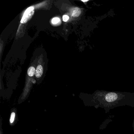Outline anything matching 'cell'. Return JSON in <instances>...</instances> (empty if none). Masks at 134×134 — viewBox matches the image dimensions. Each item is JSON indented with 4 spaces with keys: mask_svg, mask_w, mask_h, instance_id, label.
I'll list each match as a JSON object with an SVG mask.
<instances>
[{
    "mask_svg": "<svg viewBox=\"0 0 134 134\" xmlns=\"http://www.w3.org/2000/svg\"><path fill=\"white\" fill-rule=\"evenodd\" d=\"M133 125H134V124H133Z\"/></svg>",
    "mask_w": 134,
    "mask_h": 134,
    "instance_id": "cell-8",
    "label": "cell"
},
{
    "mask_svg": "<svg viewBox=\"0 0 134 134\" xmlns=\"http://www.w3.org/2000/svg\"><path fill=\"white\" fill-rule=\"evenodd\" d=\"M34 8L30 7L25 11L23 17L21 20V23L23 24L26 23L32 18L34 14Z\"/></svg>",
    "mask_w": 134,
    "mask_h": 134,
    "instance_id": "cell-1",
    "label": "cell"
},
{
    "mask_svg": "<svg viewBox=\"0 0 134 134\" xmlns=\"http://www.w3.org/2000/svg\"><path fill=\"white\" fill-rule=\"evenodd\" d=\"M43 73V68L42 66L39 65L37 67L36 70L35 75L36 76L37 78H40L42 76Z\"/></svg>",
    "mask_w": 134,
    "mask_h": 134,
    "instance_id": "cell-2",
    "label": "cell"
},
{
    "mask_svg": "<svg viewBox=\"0 0 134 134\" xmlns=\"http://www.w3.org/2000/svg\"><path fill=\"white\" fill-rule=\"evenodd\" d=\"M61 22L60 19L58 18H54L52 20V23L54 25H57Z\"/></svg>",
    "mask_w": 134,
    "mask_h": 134,
    "instance_id": "cell-5",
    "label": "cell"
},
{
    "mask_svg": "<svg viewBox=\"0 0 134 134\" xmlns=\"http://www.w3.org/2000/svg\"><path fill=\"white\" fill-rule=\"evenodd\" d=\"M15 113L13 112L11 115L10 119V122L11 123H13L15 117Z\"/></svg>",
    "mask_w": 134,
    "mask_h": 134,
    "instance_id": "cell-6",
    "label": "cell"
},
{
    "mask_svg": "<svg viewBox=\"0 0 134 134\" xmlns=\"http://www.w3.org/2000/svg\"><path fill=\"white\" fill-rule=\"evenodd\" d=\"M69 18L67 15H63V20L64 22L67 21L69 20Z\"/></svg>",
    "mask_w": 134,
    "mask_h": 134,
    "instance_id": "cell-7",
    "label": "cell"
},
{
    "mask_svg": "<svg viewBox=\"0 0 134 134\" xmlns=\"http://www.w3.org/2000/svg\"><path fill=\"white\" fill-rule=\"evenodd\" d=\"M36 69L33 66H31L30 67L28 70V72H27L28 75L30 77L34 76L36 73Z\"/></svg>",
    "mask_w": 134,
    "mask_h": 134,
    "instance_id": "cell-4",
    "label": "cell"
},
{
    "mask_svg": "<svg viewBox=\"0 0 134 134\" xmlns=\"http://www.w3.org/2000/svg\"><path fill=\"white\" fill-rule=\"evenodd\" d=\"M81 13V10L80 8H73L72 10V16L74 17V18H77V17H79Z\"/></svg>",
    "mask_w": 134,
    "mask_h": 134,
    "instance_id": "cell-3",
    "label": "cell"
}]
</instances>
